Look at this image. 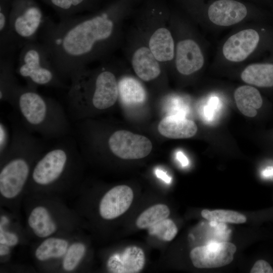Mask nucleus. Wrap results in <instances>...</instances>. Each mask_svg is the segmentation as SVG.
<instances>
[{"mask_svg":"<svg viewBox=\"0 0 273 273\" xmlns=\"http://www.w3.org/2000/svg\"><path fill=\"white\" fill-rule=\"evenodd\" d=\"M245 82L261 87L273 86V63H255L248 66L242 72Z\"/></svg>","mask_w":273,"mask_h":273,"instance_id":"6ab92c4d","label":"nucleus"},{"mask_svg":"<svg viewBox=\"0 0 273 273\" xmlns=\"http://www.w3.org/2000/svg\"><path fill=\"white\" fill-rule=\"evenodd\" d=\"M18 241V238L15 234L1 232V244L14 246L17 244Z\"/></svg>","mask_w":273,"mask_h":273,"instance_id":"2f4dec72","label":"nucleus"},{"mask_svg":"<svg viewBox=\"0 0 273 273\" xmlns=\"http://www.w3.org/2000/svg\"><path fill=\"white\" fill-rule=\"evenodd\" d=\"M85 247L80 243L72 244L67 249L63 261L64 269L67 271L73 270L83 257Z\"/></svg>","mask_w":273,"mask_h":273,"instance_id":"c85d7f7f","label":"nucleus"},{"mask_svg":"<svg viewBox=\"0 0 273 273\" xmlns=\"http://www.w3.org/2000/svg\"><path fill=\"white\" fill-rule=\"evenodd\" d=\"M259 41L260 35L255 30H241L228 39L222 48L223 54L230 61H242L255 50Z\"/></svg>","mask_w":273,"mask_h":273,"instance_id":"9d476101","label":"nucleus"},{"mask_svg":"<svg viewBox=\"0 0 273 273\" xmlns=\"http://www.w3.org/2000/svg\"><path fill=\"white\" fill-rule=\"evenodd\" d=\"M133 198L132 189L126 185L115 186L103 196L99 205L101 217L107 220L116 218L125 212Z\"/></svg>","mask_w":273,"mask_h":273,"instance_id":"9b49d317","label":"nucleus"},{"mask_svg":"<svg viewBox=\"0 0 273 273\" xmlns=\"http://www.w3.org/2000/svg\"><path fill=\"white\" fill-rule=\"evenodd\" d=\"M149 49L160 62L172 60L174 56V42L170 31L160 28L156 30L149 40Z\"/></svg>","mask_w":273,"mask_h":273,"instance_id":"a211bd4d","label":"nucleus"},{"mask_svg":"<svg viewBox=\"0 0 273 273\" xmlns=\"http://www.w3.org/2000/svg\"><path fill=\"white\" fill-rule=\"evenodd\" d=\"M119 96L126 105L140 104L144 102L146 93L142 84L130 77H124L118 82Z\"/></svg>","mask_w":273,"mask_h":273,"instance_id":"4be33fe9","label":"nucleus"},{"mask_svg":"<svg viewBox=\"0 0 273 273\" xmlns=\"http://www.w3.org/2000/svg\"><path fill=\"white\" fill-rule=\"evenodd\" d=\"M13 54L1 57L0 101L7 102L14 89L19 84L15 76Z\"/></svg>","mask_w":273,"mask_h":273,"instance_id":"aec40b11","label":"nucleus"},{"mask_svg":"<svg viewBox=\"0 0 273 273\" xmlns=\"http://www.w3.org/2000/svg\"><path fill=\"white\" fill-rule=\"evenodd\" d=\"M68 246V243L65 240L56 238H48L37 247L35 255L40 261L51 258H59L65 254Z\"/></svg>","mask_w":273,"mask_h":273,"instance_id":"393cba45","label":"nucleus"},{"mask_svg":"<svg viewBox=\"0 0 273 273\" xmlns=\"http://www.w3.org/2000/svg\"><path fill=\"white\" fill-rule=\"evenodd\" d=\"M11 141L8 128L5 124L0 122V155L2 157L7 151Z\"/></svg>","mask_w":273,"mask_h":273,"instance_id":"c756f323","label":"nucleus"},{"mask_svg":"<svg viewBox=\"0 0 273 273\" xmlns=\"http://www.w3.org/2000/svg\"><path fill=\"white\" fill-rule=\"evenodd\" d=\"M145 256L143 250L135 246H128L121 253L111 255L107 268L113 273H138L144 268Z\"/></svg>","mask_w":273,"mask_h":273,"instance_id":"ddd939ff","label":"nucleus"},{"mask_svg":"<svg viewBox=\"0 0 273 273\" xmlns=\"http://www.w3.org/2000/svg\"><path fill=\"white\" fill-rule=\"evenodd\" d=\"M114 28L108 11L91 16L74 15L54 22L48 18L41 42L48 49L60 77L70 79L96 54L98 45L112 36Z\"/></svg>","mask_w":273,"mask_h":273,"instance_id":"f257e3e1","label":"nucleus"},{"mask_svg":"<svg viewBox=\"0 0 273 273\" xmlns=\"http://www.w3.org/2000/svg\"><path fill=\"white\" fill-rule=\"evenodd\" d=\"M8 103L18 113L22 124L32 133L50 139L62 138L72 131L69 116L61 104L41 95L37 89L18 84Z\"/></svg>","mask_w":273,"mask_h":273,"instance_id":"f03ea898","label":"nucleus"},{"mask_svg":"<svg viewBox=\"0 0 273 273\" xmlns=\"http://www.w3.org/2000/svg\"><path fill=\"white\" fill-rule=\"evenodd\" d=\"M148 232L161 240L170 241L176 235L178 230L174 222L167 218L149 227Z\"/></svg>","mask_w":273,"mask_h":273,"instance_id":"cd10ccee","label":"nucleus"},{"mask_svg":"<svg viewBox=\"0 0 273 273\" xmlns=\"http://www.w3.org/2000/svg\"><path fill=\"white\" fill-rule=\"evenodd\" d=\"M68 136L48 147L37 159L31 173L35 184L50 185L63 176L72 156L79 150L76 141Z\"/></svg>","mask_w":273,"mask_h":273,"instance_id":"423d86ee","label":"nucleus"},{"mask_svg":"<svg viewBox=\"0 0 273 273\" xmlns=\"http://www.w3.org/2000/svg\"><path fill=\"white\" fill-rule=\"evenodd\" d=\"M158 130L166 138L187 139L196 133L197 126L193 121L183 116L171 115L165 117L159 122Z\"/></svg>","mask_w":273,"mask_h":273,"instance_id":"2eb2a0df","label":"nucleus"},{"mask_svg":"<svg viewBox=\"0 0 273 273\" xmlns=\"http://www.w3.org/2000/svg\"><path fill=\"white\" fill-rule=\"evenodd\" d=\"M12 0L0 1V56L13 54L10 13Z\"/></svg>","mask_w":273,"mask_h":273,"instance_id":"5701e85b","label":"nucleus"},{"mask_svg":"<svg viewBox=\"0 0 273 273\" xmlns=\"http://www.w3.org/2000/svg\"><path fill=\"white\" fill-rule=\"evenodd\" d=\"M0 172V192L8 199L18 195L26 184L30 172L32 160L22 151H14L5 158Z\"/></svg>","mask_w":273,"mask_h":273,"instance_id":"0eeeda50","label":"nucleus"},{"mask_svg":"<svg viewBox=\"0 0 273 273\" xmlns=\"http://www.w3.org/2000/svg\"><path fill=\"white\" fill-rule=\"evenodd\" d=\"M16 73L25 79L26 85L35 89L39 86L69 87L58 74L47 48L37 40L20 49Z\"/></svg>","mask_w":273,"mask_h":273,"instance_id":"20e7f679","label":"nucleus"},{"mask_svg":"<svg viewBox=\"0 0 273 273\" xmlns=\"http://www.w3.org/2000/svg\"><path fill=\"white\" fill-rule=\"evenodd\" d=\"M47 18L35 0H12L10 20L14 50L36 41Z\"/></svg>","mask_w":273,"mask_h":273,"instance_id":"39448f33","label":"nucleus"},{"mask_svg":"<svg viewBox=\"0 0 273 273\" xmlns=\"http://www.w3.org/2000/svg\"><path fill=\"white\" fill-rule=\"evenodd\" d=\"M51 7L60 18L70 17L87 10L93 0H42Z\"/></svg>","mask_w":273,"mask_h":273,"instance_id":"b1692460","label":"nucleus"},{"mask_svg":"<svg viewBox=\"0 0 273 273\" xmlns=\"http://www.w3.org/2000/svg\"><path fill=\"white\" fill-rule=\"evenodd\" d=\"M132 65L135 73L142 80L150 81L160 73V66L150 49L141 47L134 53Z\"/></svg>","mask_w":273,"mask_h":273,"instance_id":"dca6fc26","label":"nucleus"},{"mask_svg":"<svg viewBox=\"0 0 273 273\" xmlns=\"http://www.w3.org/2000/svg\"><path fill=\"white\" fill-rule=\"evenodd\" d=\"M156 176L164 181L166 183H170L171 180L170 177H169L164 171L161 169H156L155 171Z\"/></svg>","mask_w":273,"mask_h":273,"instance_id":"473e14b6","label":"nucleus"},{"mask_svg":"<svg viewBox=\"0 0 273 273\" xmlns=\"http://www.w3.org/2000/svg\"><path fill=\"white\" fill-rule=\"evenodd\" d=\"M107 146L115 156L123 159H138L148 156L151 142L145 136L124 130L113 132L107 139Z\"/></svg>","mask_w":273,"mask_h":273,"instance_id":"6e6552de","label":"nucleus"},{"mask_svg":"<svg viewBox=\"0 0 273 273\" xmlns=\"http://www.w3.org/2000/svg\"><path fill=\"white\" fill-rule=\"evenodd\" d=\"M201 215L204 218L212 222L242 223L246 221V217L242 214L228 210L204 209L201 212Z\"/></svg>","mask_w":273,"mask_h":273,"instance_id":"bb28decb","label":"nucleus"},{"mask_svg":"<svg viewBox=\"0 0 273 273\" xmlns=\"http://www.w3.org/2000/svg\"><path fill=\"white\" fill-rule=\"evenodd\" d=\"M237 248L230 242H213L194 248L190 256L194 266L199 268H211L230 264Z\"/></svg>","mask_w":273,"mask_h":273,"instance_id":"1a4fd4ad","label":"nucleus"},{"mask_svg":"<svg viewBox=\"0 0 273 273\" xmlns=\"http://www.w3.org/2000/svg\"><path fill=\"white\" fill-rule=\"evenodd\" d=\"M234 98L239 110L245 116L253 117L257 115V109L262 105L260 93L256 88L243 85L235 91Z\"/></svg>","mask_w":273,"mask_h":273,"instance_id":"f3484780","label":"nucleus"},{"mask_svg":"<svg viewBox=\"0 0 273 273\" xmlns=\"http://www.w3.org/2000/svg\"><path fill=\"white\" fill-rule=\"evenodd\" d=\"M28 222L35 235L40 238L48 237L56 230V224L49 211L42 206L36 207L32 210Z\"/></svg>","mask_w":273,"mask_h":273,"instance_id":"412c9836","label":"nucleus"},{"mask_svg":"<svg viewBox=\"0 0 273 273\" xmlns=\"http://www.w3.org/2000/svg\"><path fill=\"white\" fill-rule=\"evenodd\" d=\"M204 58L201 49L192 39H185L177 45L176 66L184 75L191 74L200 69L204 64Z\"/></svg>","mask_w":273,"mask_h":273,"instance_id":"4468645a","label":"nucleus"},{"mask_svg":"<svg viewBox=\"0 0 273 273\" xmlns=\"http://www.w3.org/2000/svg\"><path fill=\"white\" fill-rule=\"evenodd\" d=\"M176 158L183 166H186L189 164V161L186 156L183 152L179 151L176 153Z\"/></svg>","mask_w":273,"mask_h":273,"instance_id":"72a5a7b5","label":"nucleus"},{"mask_svg":"<svg viewBox=\"0 0 273 273\" xmlns=\"http://www.w3.org/2000/svg\"><path fill=\"white\" fill-rule=\"evenodd\" d=\"M251 273H273V269L270 264L264 260H257L250 270Z\"/></svg>","mask_w":273,"mask_h":273,"instance_id":"7c9ffc66","label":"nucleus"},{"mask_svg":"<svg viewBox=\"0 0 273 273\" xmlns=\"http://www.w3.org/2000/svg\"><path fill=\"white\" fill-rule=\"evenodd\" d=\"M247 9L243 4L234 0H219L209 7L208 15L214 24L228 26L241 21L247 15Z\"/></svg>","mask_w":273,"mask_h":273,"instance_id":"f8f14e48","label":"nucleus"},{"mask_svg":"<svg viewBox=\"0 0 273 273\" xmlns=\"http://www.w3.org/2000/svg\"><path fill=\"white\" fill-rule=\"evenodd\" d=\"M170 214L167 206L162 204L152 206L143 211L136 220L138 228L148 229L155 223L167 218Z\"/></svg>","mask_w":273,"mask_h":273,"instance_id":"a878e982","label":"nucleus"},{"mask_svg":"<svg viewBox=\"0 0 273 273\" xmlns=\"http://www.w3.org/2000/svg\"><path fill=\"white\" fill-rule=\"evenodd\" d=\"M8 245L5 244H2L1 245V255H5L7 254L9 252V249L8 247H7Z\"/></svg>","mask_w":273,"mask_h":273,"instance_id":"f704fd0d","label":"nucleus"},{"mask_svg":"<svg viewBox=\"0 0 273 273\" xmlns=\"http://www.w3.org/2000/svg\"><path fill=\"white\" fill-rule=\"evenodd\" d=\"M68 89V111L76 121L85 119L93 110L103 111L111 108L119 96L116 77L107 70L93 75L83 69L71 78Z\"/></svg>","mask_w":273,"mask_h":273,"instance_id":"7ed1b4c3","label":"nucleus"}]
</instances>
